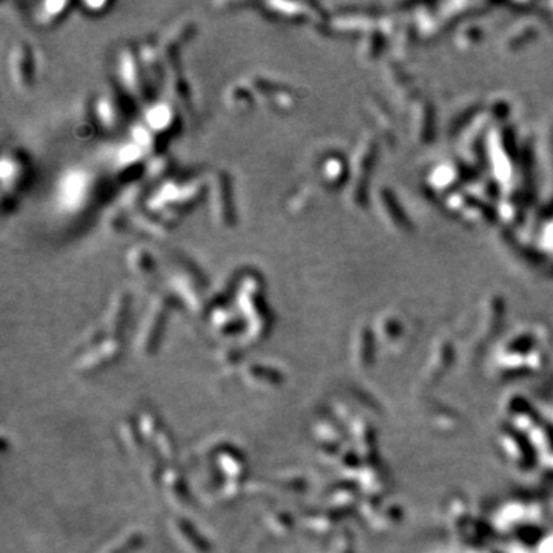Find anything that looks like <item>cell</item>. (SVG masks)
<instances>
[{"mask_svg": "<svg viewBox=\"0 0 553 553\" xmlns=\"http://www.w3.org/2000/svg\"><path fill=\"white\" fill-rule=\"evenodd\" d=\"M27 162L23 160L18 153H11L10 155L5 154L2 159V180L5 188L8 186H19L20 181L25 177Z\"/></svg>", "mask_w": 553, "mask_h": 553, "instance_id": "8992f818", "label": "cell"}, {"mask_svg": "<svg viewBox=\"0 0 553 553\" xmlns=\"http://www.w3.org/2000/svg\"><path fill=\"white\" fill-rule=\"evenodd\" d=\"M68 6H69L68 2H46L43 4V11L41 14V19L45 23H52L55 20H59Z\"/></svg>", "mask_w": 553, "mask_h": 553, "instance_id": "8fae6325", "label": "cell"}, {"mask_svg": "<svg viewBox=\"0 0 553 553\" xmlns=\"http://www.w3.org/2000/svg\"><path fill=\"white\" fill-rule=\"evenodd\" d=\"M203 186L202 183H197V181H191V183H172V185H164L162 188V191H159L157 197H154V200L151 202V208L157 209L162 208L160 211L168 212L169 206L172 204V217L178 216L185 209L191 208L192 204L199 200V197L202 195Z\"/></svg>", "mask_w": 553, "mask_h": 553, "instance_id": "6da1fadb", "label": "cell"}, {"mask_svg": "<svg viewBox=\"0 0 553 553\" xmlns=\"http://www.w3.org/2000/svg\"><path fill=\"white\" fill-rule=\"evenodd\" d=\"M194 28L195 27L192 20H181L177 25H174V28H171L169 33L164 36L159 50L164 62H171L176 57L180 46L194 34Z\"/></svg>", "mask_w": 553, "mask_h": 553, "instance_id": "5b68a950", "label": "cell"}, {"mask_svg": "<svg viewBox=\"0 0 553 553\" xmlns=\"http://www.w3.org/2000/svg\"><path fill=\"white\" fill-rule=\"evenodd\" d=\"M174 123V113L172 109L164 104H157L146 114V125L151 128L155 134L164 132L172 128Z\"/></svg>", "mask_w": 553, "mask_h": 553, "instance_id": "52a82bcc", "label": "cell"}, {"mask_svg": "<svg viewBox=\"0 0 553 553\" xmlns=\"http://www.w3.org/2000/svg\"><path fill=\"white\" fill-rule=\"evenodd\" d=\"M225 96L227 106L234 111H244L254 104V96H252L249 86H244L241 83L229 86Z\"/></svg>", "mask_w": 553, "mask_h": 553, "instance_id": "ba28073f", "label": "cell"}, {"mask_svg": "<svg viewBox=\"0 0 553 553\" xmlns=\"http://www.w3.org/2000/svg\"><path fill=\"white\" fill-rule=\"evenodd\" d=\"M118 73H120L122 83L132 96L145 97V82L144 69L139 65L137 55L132 48H125L118 57Z\"/></svg>", "mask_w": 553, "mask_h": 553, "instance_id": "277c9868", "label": "cell"}, {"mask_svg": "<svg viewBox=\"0 0 553 553\" xmlns=\"http://www.w3.org/2000/svg\"><path fill=\"white\" fill-rule=\"evenodd\" d=\"M97 114H99L100 122L105 126L115 125L117 117H118L115 97L111 96V94H108V96H102L97 102Z\"/></svg>", "mask_w": 553, "mask_h": 553, "instance_id": "30bf717a", "label": "cell"}, {"mask_svg": "<svg viewBox=\"0 0 553 553\" xmlns=\"http://www.w3.org/2000/svg\"><path fill=\"white\" fill-rule=\"evenodd\" d=\"M171 92L174 94V96H176V100L178 102L180 105L189 106V96H188L186 83L183 82V78H180V77H174L172 78Z\"/></svg>", "mask_w": 553, "mask_h": 553, "instance_id": "7c38bea8", "label": "cell"}, {"mask_svg": "<svg viewBox=\"0 0 553 553\" xmlns=\"http://www.w3.org/2000/svg\"><path fill=\"white\" fill-rule=\"evenodd\" d=\"M128 266L139 276H149L154 272L153 257L144 248H134L132 251H130Z\"/></svg>", "mask_w": 553, "mask_h": 553, "instance_id": "9c48e42d", "label": "cell"}, {"mask_svg": "<svg viewBox=\"0 0 553 553\" xmlns=\"http://www.w3.org/2000/svg\"><path fill=\"white\" fill-rule=\"evenodd\" d=\"M211 209L212 218L221 227L234 225V209L231 197V183L223 171H216L211 180Z\"/></svg>", "mask_w": 553, "mask_h": 553, "instance_id": "7a4b0ae2", "label": "cell"}, {"mask_svg": "<svg viewBox=\"0 0 553 553\" xmlns=\"http://www.w3.org/2000/svg\"><path fill=\"white\" fill-rule=\"evenodd\" d=\"M10 74L14 86L20 91L29 90L33 83V57L25 42L15 43L10 52Z\"/></svg>", "mask_w": 553, "mask_h": 553, "instance_id": "3957f363", "label": "cell"}]
</instances>
